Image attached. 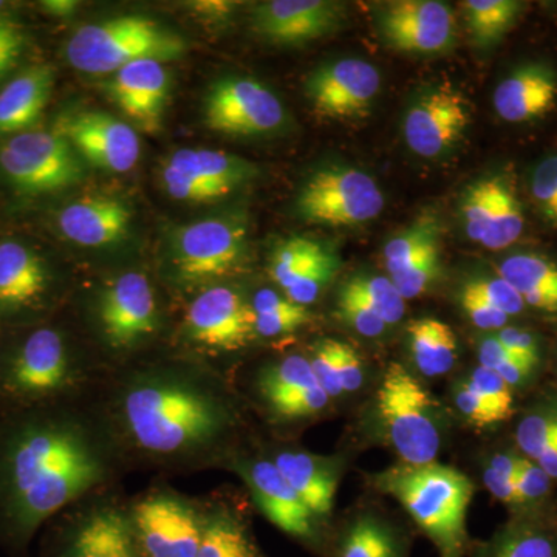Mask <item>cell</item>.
I'll list each match as a JSON object with an SVG mask.
<instances>
[{
    "label": "cell",
    "instance_id": "6da1fadb",
    "mask_svg": "<svg viewBox=\"0 0 557 557\" xmlns=\"http://www.w3.org/2000/svg\"><path fill=\"white\" fill-rule=\"evenodd\" d=\"M115 417L132 448L168 465L208 458L234 428L233 406L218 381L178 366L132 373L116 392Z\"/></svg>",
    "mask_w": 557,
    "mask_h": 557
},
{
    "label": "cell",
    "instance_id": "7a4b0ae2",
    "mask_svg": "<svg viewBox=\"0 0 557 557\" xmlns=\"http://www.w3.org/2000/svg\"><path fill=\"white\" fill-rule=\"evenodd\" d=\"M110 449L86 418L32 421L10 438L2 463L3 504L11 531L27 539L54 512L109 479Z\"/></svg>",
    "mask_w": 557,
    "mask_h": 557
},
{
    "label": "cell",
    "instance_id": "3957f363",
    "mask_svg": "<svg viewBox=\"0 0 557 557\" xmlns=\"http://www.w3.org/2000/svg\"><path fill=\"white\" fill-rule=\"evenodd\" d=\"M380 490L397 498L442 557H461L467 544V515L474 486L445 465H403L376 479Z\"/></svg>",
    "mask_w": 557,
    "mask_h": 557
},
{
    "label": "cell",
    "instance_id": "277c9868",
    "mask_svg": "<svg viewBox=\"0 0 557 557\" xmlns=\"http://www.w3.org/2000/svg\"><path fill=\"white\" fill-rule=\"evenodd\" d=\"M186 40L159 22L143 16H120L83 25L65 46L69 64L87 75H113L135 61L178 60Z\"/></svg>",
    "mask_w": 557,
    "mask_h": 557
},
{
    "label": "cell",
    "instance_id": "5b68a950",
    "mask_svg": "<svg viewBox=\"0 0 557 557\" xmlns=\"http://www.w3.org/2000/svg\"><path fill=\"white\" fill-rule=\"evenodd\" d=\"M376 410L388 443L403 463L417 467L435 461L442 446L435 399L397 362L388 366L381 380Z\"/></svg>",
    "mask_w": 557,
    "mask_h": 557
},
{
    "label": "cell",
    "instance_id": "8992f818",
    "mask_svg": "<svg viewBox=\"0 0 557 557\" xmlns=\"http://www.w3.org/2000/svg\"><path fill=\"white\" fill-rule=\"evenodd\" d=\"M386 200L375 178L350 166H329L311 174L299 190L296 209L313 225L350 228L381 214Z\"/></svg>",
    "mask_w": 557,
    "mask_h": 557
},
{
    "label": "cell",
    "instance_id": "52a82bcc",
    "mask_svg": "<svg viewBox=\"0 0 557 557\" xmlns=\"http://www.w3.org/2000/svg\"><path fill=\"white\" fill-rule=\"evenodd\" d=\"M247 228L231 218L183 226L172 247V269L183 284L205 285L231 276L247 259Z\"/></svg>",
    "mask_w": 557,
    "mask_h": 557
},
{
    "label": "cell",
    "instance_id": "ba28073f",
    "mask_svg": "<svg viewBox=\"0 0 557 557\" xmlns=\"http://www.w3.org/2000/svg\"><path fill=\"white\" fill-rule=\"evenodd\" d=\"M0 170L25 194H47L83 177L78 152L60 132H22L0 149Z\"/></svg>",
    "mask_w": 557,
    "mask_h": 557
},
{
    "label": "cell",
    "instance_id": "9c48e42d",
    "mask_svg": "<svg viewBox=\"0 0 557 557\" xmlns=\"http://www.w3.org/2000/svg\"><path fill=\"white\" fill-rule=\"evenodd\" d=\"M209 129L231 137H267L287 124L285 106L265 84L248 76H230L212 84L205 98Z\"/></svg>",
    "mask_w": 557,
    "mask_h": 557
},
{
    "label": "cell",
    "instance_id": "30bf717a",
    "mask_svg": "<svg viewBox=\"0 0 557 557\" xmlns=\"http://www.w3.org/2000/svg\"><path fill=\"white\" fill-rule=\"evenodd\" d=\"M143 557H196L203 512L174 493H153L131 512Z\"/></svg>",
    "mask_w": 557,
    "mask_h": 557
},
{
    "label": "cell",
    "instance_id": "8fae6325",
    "mask_svg": "<svg viewBox=\"0 0 557 557\" xmlns=\"http://www.w3.org/2000/svg\"><path fill=\"white\" fill-rule=\"evenodd\" d=\"M471 121L468 102L449 84L418 94L403 116V137L416 156L437 160L463 138Z\"/></svg>",
    "mask_w": 557,
    "mask_h": 557
},
{
    "label": "cell",
    "instance_id": "7c38bea8",
    "mask_svg": "<svg viewBox=\"0 0 557 557\" xmlns=\"http://www.w3.org/2000/svg\"><path fill=\"white\" fill-rule=\"evenodd\" d=\"M375 25L391 49L440 54L456 42V16L438 0H392L375 5Z\"/></svg>",
    "mask_w": 557,
    "mask_h": 557
},
{
    "label": "cell",
    "instance_id": "4fadbf2b",
    "mask_svg": "<svg viewBox=\"0 0 557 557\" xmlns=\"http://www.w3.org/2000/svg\"><path fill=\"white\" fill-rule=\"evenodd\" d=\"M101 335L113 350H129L159 330L156 292L146 274H121L101 289L97 300Z\"/></svg>",
    "mask_w": 557,
    "mask_h": 557
},
{
    "label": "cell",
    "instance_id": "5bb4252c",
    "mask_svg": "<svg viewBox=\"0 0 557 557\" xmlns=\"http://www.w3.org/2000/svg\"><path fill=\"white\" fill-rule=\"evenodd\" d=\"M375 65L359 58L325 62L306 81V95L314 112L330 120L368 115L381 90Z\"/></svg>",
    "mask_w": 557,
    "mask_h": 557
},
{
    "label": "cell",
    "instance_id": "9a60e30c",
    "mask_svg": "<svg viewBox=\"0 0 557 557\" xmlns=\"http://www.w3.org/2000/svg\"><path fill=\"white\" fill-rule=\"evenodd\" d=\"M57 132L69 139L78 156L102 171L129 172L141 153L137 131L101 110L72 113L61 120Z\"/></svg>",
    "mask_w": 557,
    "mask_h": 557
},
{
    "label": "cell",
    "instance_id": "2e32d148",
    "mask_svg": "<svg viewBox=\"0 0 557 557\" xmlns=\"http://www.w3.org/2000/svg\"><path fill=\"white\" fill-rule=\"evenodd\" d=\"M186 332L197 346L236 351L255 338V311L234 288L214 285L190 304Z\"/></svg>",
    "mask_w": 557,
    "mask_h": 557
},
{
    "label": "cell",
    "instance_id": "e0dca14e",
    "mask_svg": "<svg viewBox=\"0 0 557 557\" xmlns=\"http://www.w3.org/2000/svg\"><path fill=\"white\" fill-rule=\"evenodd\" d=\"M347 20V7L333 0H269L251 11L252 30L278 46H300L333 35Z\"/></svg>",
    "mask_w": 557,
    "mask_h": 557
},
{
    "label": "cell",
    "instance_id": "ac0fdd59",
    "mask_svg": "<svg viewBox=\"0 0 557 557\" xmlns=\"http://www.w3.org/2000/svg\"><path fill=\"white\" fill-rule=\"evenodd\" d=\"M7 380L16 394L39 398L60 394L78 379L61 333L40 329L14 355Z\"/></svg>",
    "mask_w": 557,
    "mask_h": 557
},
{
    "label": "cell",
    "instance_id": "d6986e66",
    "mask_svg": "<svg viewBox=\"0 0 557 557\" xmlns=\"http://www.w3.org/2000/svg\"><path fill=\"white\" fill-rule=\"evenodd\" d=\"M110 98L124 115L146 132L160 129L166 109L170 75L163 62L141 60L113 73L109 81Z\"/></svg>",
    "mask_w": 557,
    "mask_h": 557
},
{
    "label": "cell",
    "instance_id": "ffe728a7",
    "mask_svg": "<svg viewBox=\"0 0 557 557\" xmlns=\"http://www.w3.org/2000/svg\"><path fill=\"white\" fill-rule=\"evenodd\" d=\"M557 104V73L547 62L533 61L512 69L493 94L498 119L509 124L533 123Z\"/></svg>",
    "mask_w": 557,
    "mask_h": 557
},
{
    "label": "cell",
    "instance_id": "44dd1931",
    "mask_svg": "<svg viewBox=\"0 0 557 557\" xmlns=\"http://www.w3.org/2000/svg\"><path fill=\"white\" fill-rule=\"evenodd\" d=\"M239 467L260 511L273 525L293 537L313 536L314 516L273 460H252L249 463L245 461Z\"/></svg>",
    "mask_w": 557,
    "mask_h": 557
},
{
    "label": "cell",
    "instance_id": "7402d4cb",
    "mask_svg": "<svg viewBox=\"0 0 557 557\" xmlns=\"http://www.w3.org/2000/svg\"><path fill=\"white\" fill-rule=\"evenodd\" d=\"M132 212L113 197H86L72 201L58 214L61 233L87 248L108 247L126 237Z\"/></svg>",
    "mask_w": 557,
    "mask_h": 557
},
{
    "label": "cell",
    "instance_id": "603a6c76",
    "mask_svg": "<svg viewBox=\"0 0 557 557\" xmlns=\"http://www.w3.org/2000/svg\"><path fill=\"white\" fill-rule=\"evenodd\" d=\"M64 557H143L131 515L113 507L87 512L73 530Z\"/></svg>",
    "mask_w": 557,
    "mask_h": 557
},
{
    "label": "cell",
    "instance_id": "cb8c5ba5",
    "mask_svg": "<svg viewBox=\"0 0 557 557\" xmlns=\"http://www.w3.org/2000/svg\"><path fill=\"white\" fill-rule=\"evenodd\" d=\"M273 463L314 518L330 515L339 480L335 465L302 450H282Z\"/></svg>",
    "mask_w": 557,
    "mask_h": 557
},
{
    "label": "cell",
    "instance_id": "d4e9b609",
    "mask_svg": "<svg viewBox=\"0 0 557 557\" xmlns=\"http://www.w3.org/2000/svg\"><path fill=\"white\" fill-rule=\"evenodd\" d=\"M54 72L50 65L24 70L0 90V135L22 134L49 104Z\"/></svg>",
    "mask_w": 557,
    "mask_h": 557
},
{
    "label": "cell",
    "instance_id": "484cf974",
    "mask_svg": "<svg viewBox=\"0 0 557 557\" xmlns=\"http://www.w3.org/2000/svg\"><path fill=\"white\" fill-rule=\"evenodd\" d=\"M527 309L557 314V262L537 251H516L505 256L496 265Z\"/></svg>",
    "mask_w": 557,
    "mask_h": 557
},
{
    "label": "cell",
    "instance_id": "4316f807",
    "mask_svg": "<svg viewBox=\"0 0 557 557\" xmlns=\"http://www.w3.org/2000/svg\"><path fill=\"white\" fill-rule=\"evenodd\" d=\"M47 285L49 274L35 251L13 240L0 244V307L33 306L42 298Z\"/></svg>",
    "mask_w": 557,
    "mask_h": 557
},
{
    "label": "cell",
    "instance_id": "83f0119b",
    "mask_svg": "<svg viewBox=\"0 0 557 557\" xmlns=\"http://www.w3.org/2000/svg\"><path fill=\"white\" fill-rule=\"evenodd\" d=\"M479 557H557V523L548 512L516 515Z\"/></svg>",
    "mask_w": 557,
    "mask_h": 557
},
{
    "label": "cell",
    "instance_id": "f1b7e54d",
    "mask_svg": "<svg viewBox=\"0 0 557 557\" xmlns=\"http://www.w3.org/2000/svg\"><path fill=\"white\" fill-rule=\"evenodd\" d=\"M516 448L557 483V394L539 398L523 412L515 432Z\"/></svg>",
    "mask_w": 557,
    "mask_h": 557
},
{
    "label": "cell",
    "instance_id": "f546056e",
    "mask_svg": "<svg viewBox=\"0 0 557 557\" xmlns=\"http://www.w3.org/2000/svg\"><path fill=\"white\" fill-rule=\"evenodd\" d=\"M166 164L226 194L258 174V166L223 150L180 149Z\"/></svg>",
    "mask_w": 557,
    "mask_h": 557
},
{
    "label": "cell",
    "instance_id": "4dcf8cb0",
    "mask_svg": "<svg viewBox=\"0 0 557 557\" xmlns=\"http://www.w3.org/2000/svg\"><path fill=\"white\" fill-rule=\"evenodd\" d=\"M409 347L413 364L424 376H442L457 361L458 341L446 322L421 318L408 325Z\"/></svg>",
    "mask_w": 557,
    "mask_h": 557
},
{
    "label": "cell",
    "instance_id": "1f68e13d",
    "mask_svg": "<svg viewBox=\"0 0 557 557\" xmlns=\"http://www.w3.org/2000/svg\"><path fill=\"white\" fill-rule=\"evenodd\" d=\"M525 9L527 3L519 0H467L461 3L467 30L480 50L496 47L518 24Z\"/></svg>",
    "mask_w": 557,
    "mask_h": 557
},
{
    "label": "cell",
    "instance_id": "d6a6232c",
    "mask_svg": "<svg viewBox=\"0 0 557 557\" xmlns=\"http://www.w3.org/2000/svg\"><path fill=\"white\" fill-rule=\"evenodd\" d=\"M527 218L515 177L507 171L496 172L493 214L482 247L502 251L512 247L525 233Z\"/></svg>",
    "mask_w": 557,
    "mask_h": 557
},
{
    "label": "cell",
    "instance_id": "836d02e7",
    "mask_svg": "<svg viewBox=\"0 0 557 557\" xmlns=\"http://www.w3.org/2000/svg\"><path fill=\"white\" fill-rule=\"evenodd\" d=\"M196 557H259L244 520L226 508L205 515L203 534Z\"/></svg>",
    "mask_w": 557,
    "mask_h": 557
},
{
    "label": "cell",
    "instance_id": "e575fe53",
    "mask_svg": "<svg viewBox=\"0 0 557 557\" xmlns=\"http://www.w3.org/2000/svg\"><path fill=\"white\" fill-rule=\"evenodd\" d=\"M258 386L260 397L274 410L319 383L309 358L292 355L263 369Z\"/></svg>",
    "mask_w": 557,
    "mask_h": 557
},
{
    "label": "cell",
    "instance_id": "d590c367",
    "mask_svg": "<svg viewBox=\"0 0 557 557\" xmlns=\"http://www.w3.org/2000/svg\"><path fill=\"white\" fill-rule=\"evenodd\" d=\"M442 242V225L435 214H423L413 220L408 228L399 231L384 247V265L388 277L397 276L410 263L420 259L429 249Z\"/></svg>",
    "mask_w": 557,
    "mask_h": 557
},
{
    "label": "cell",
    "instance_id": "8d00e7d4",
    "mask_svg": "<svg viewBox=\"0 0 557 557\" xmlns=\"http://www.w3.org/2000/svg\"><path fill=\"white\" fill-rule=\"evenodd\" d=\"M251 307L255 311L256 335L263 338L289 335L311 321L310 311L306 307L269 288L256 293Z\"/></svg>",
    "mask_w": 557,
    "mask_h": 557
},
{
    "label": "cell",
    "instance_id": "74e56055",
    "mask_svg": "<svg viewBox=\"0 0 557 557\" xmlns=\"http://www.w3.org/2000/svg\"><path fill=\"white\" fill-rule=\"evenodd\" d=\"M327 252L329 249L324 245L309 237H289L274 248L269 267L270 276L285 293Z\"/></svg>",
    "mask_w": 557,
    "mask_h": 557
},
{
    "label": "cell",
    "instance_id": "f35d334b",
    "mask_svg": "<svg viewBox=\"0 0 557 557\" xmlns=\"http://www.w3.org/2000/svg\"><path fill=\"white\" fill-rule=\"evenodd\" d=\"M339 557H401V552L391 528L373 516H366L348 528Z\"/></svg>",
    "mask_w": 557,
    "mask_h": 557
},
{
    "label": "cell",
    "instance_id": "ab89813d",
    "mask_svg": "<svg viewBox=\"0 0 557 557\" xmlns=\"http://www.w3.org/2000/svg\"><path fill=\"white\" fill-rule=\"evenodd\" d=\"M344 287L366 300L372 310L388 325L401 321L406 311V299L388 276L380 274H355L344 282Z\"/></svg>",
    "mask_w": 557,
    "mask_h": 557
},
{
    "label": "cell",
    "instance_id": "60d3db41",
    "mask_svg": "<svg viewBox=\"0 0 557 557\" xmlns=\"http://www.w3.org/2000/svg\"><path fill=\"white\" fill-rule=\"evenodd\" d=\"M494 196H496V172L475 180L461 197L460 215L465 234L475 244H483L491 214H493Z\"/></svg>",
    "mask_w": 557,
    "mask_h": 557
},
{
    "label": "cell",
    "instance_id": "b9f144b4",
    "mask_svg": "<svg viewBox=\"0 0 557 557\" xmlns=\"http://www.w3.org/2000/svg\"><path fill=\"white\" fill-rule=\"evenodd\" d=\"M478 355L480 366L496 372L512 391L528 386L539 370L512 357L507 348L498 343L494 333L479 341Z\"/></svg>",
    "mask_w": 557,
    "mask_h": 557
},
{
    "label": "cell",
    "instance_id": "7bdbcfd3",
    "mask_svg": "<svg viewBox=\"0 0 557 557\" xmlns=\"http://www.w3.org/2000/svg\"><path fill=\"white\" fill-rule=\"evenodd\" d=\"M528 190L542 220L557 228V153L534 164L528 177Z\"/></svg>",
    "mask_w": 557,
    "mask_h": 557
},
{
    "label": "cell",
    "instance_id": "ee69618b",
    "mask_svg": "<svg viewBox=\"0 0 557 557\" xmlns=\"http://www.w3.org/2000/svg\"><path fill=\"white\" fill-rule=\"evenodd\" d=\"M468 381L500 423L515 416V391L496 372L479 366Z\"/></svg>",
    "mask_w": 557,
    "mask_h": 557
},
{
    "label": "cell",
    "instance_id": "f6af8a7d",
    "mask_svg": "<svg viewBox=\"0 0 557 557\" xmlns=\"http://www.w3.org/2000/svg\"><path fill=\"white\" fill-rule=\"evenodd\" d=\"M553 485L555 482L549 479L544 469L537 467L530 458L522 456L516 486L525 512H548L547 505L553 494Z\"/></svg>",
    "mask_w": 557,
    "mask_h": 557
},
{
    "label": "cell",
    "instance_id": "bcb514c9",
    "mask_svg": "<svg viewBox=\"0 0 557 557\" xmlns=\"http://www.w3.org/2000/svg\"><path fill=\"white\" fill-rule=\"evenodd\" d=\"M465 285L511 319L527 311L525 302L520 298L519 293L504 277L498 276L496 271L471 277L465 282Z\"/></svg>",
    "mask_w": 557,
    "mask_h": 557
},
{
    "label": "cell",
    "instance_id": "7dc6e473",
    "mask_svg": "<svg viewBox=\"0 0 557 557\" xmlns=\"http://www.w3.org/2000/svg\"><path fill=\"white\" fill-rule=\"evenodd\" d=\"M339 270V260L329 251L317 265L311 267L302 277L298 278L295 284L292 285L285 292V296L292 302L298 304V306L307 307L313 304L314 300L321 296V293L327 288L330 282L336 276Z\"/></svg>",
    "mask_w": 557,
    "mask_h": 557
},
{
    "label": "cell",
    "instance_id": "c3c4849f",
    "mask_svg": "<svg viewBox=\"0 0 557 557\" xmlns=\"http://www.w3.org/2000/svg\"><path fill=\"white\" fill-rule=\"evenodd\" d=\"M338 314L355 332L366 338H376L387 329L386 322L372 310V307L344 285H341L338 293Z\"/></svg>",
    "mask_w": 557,
    "mask_h": 557
},
{
    "label": "cell",
    "instance_id": "681fc988",
    "mask_svg": "<svg viewBox=\"0 0 557 557\" xmlns=\"http://www.w3.org/2000/svg\"><path fill=\"white\" fill-rule=\"evenodd\" d=\"M440 271V245L429 249L420 259L410 263L408 269L397 276L391 277L399 295L406 300L416 299L423 295L429 285L438 276Z\"/></svg>",
    "mask_w": 557,
    "mask_h": 557
},
{
    "label": "cell",
    "instance_id": "f907efd6",
    "mask_svg": "<svg viewBox=\"0 0 557 557\" xmlns=\"http://www.w3.org/2000/svg\"><path fill=\"white\" fill-rule=\"evenodd\" d=\"M341 341L321 339L311 348L309 358L311 369L319 386L324 388L330 398L344 394L339 379Z\"/></svg>",
    "mask_w": 557,
    "mask_h": 557
},
{
    "label": "cell",
    "instance_id": "816d5d0a",
    "mask_svg": "<svg viewBox=\"0 0 557 557\" xmlns=\"http://www.w3.org/2000/svg\"><path fill=\"white\" fill-rule=\"evenodd\" d=\"M163 185L171 197L182 201H190V203H207V201H214L228 196L223 190L190 177V175L175 170L170 164H164Z\"/></svg>",
    "mask_w": 557,
    "mask_h": 557
},
{
    "label": "cell",
    "instance_id": "f5cc1de1",
    "mask_svg": "<svg viewBox=\"0 0 557 557\" xmlns=\"http://www.w3.org/2000/svg\"><path fill=\"white\" fill-rule=\"evenodd\" d=\"M458 300H460L461 310L465 311L469 321L485 332L496 333L498 330L507 327L511 321V318L491 306L487 300L465 284L458 293Z\"/></svg>",
    "mask_w": 557,
    "mask_h": 557
},
{
    "label": "cell",
    "instance_id": "db71d44e",
    "mask_svg": "<svg viewBox=\"0 0 557 557\" xmlns=\"http://www.w3.org/2000/svg\"><path fill=\"white\" fill-rule=\"evenodd\" d=\"M498 343L502 344L512 357L533 366L541 368L542 364V344L541 338L533 330L518 327V325H507L494 333Z\"/></svg>",
    "mask_w": 557,
    "mask_h": 557
},
{
    "label": "cell",
    "instance_id": "11a10c76",
    "mask_svg": "<svg viewBox=\"0 0 557 557\" xmlns=\"http://www.w3.org/2000/svg\"><path fill=\"white\" fill-rule=\"evenodd\" d=\"M27 46L24 27L10 17L0 16V79L16 67Z\"/></svg>",
    "mask_w": 557,
    "mask_h": 557
},
{
    "label": "cell",
    "instance_id": "9f6ffc18",
    "mask_svg": "<svg viewBox=\"0 0 557 557\" xmlns=\"http://www.w3.org/2000/svg\"><path fill=\"white\" fill-rule=\"evenodd\" d=\"M454 401H456L461 416L467 418L472 426L485 429L500 424L496 413L487 408L483 399L479 397L478 392L471 387L468 380L458 384L456 391H454Z\"/></svg>",
    "mask_w": 557,
    "mask_h": 557
},
{
    "label": "cell",
    "instance_id": "6f0895ef",
    "mask_svg": "<svg viewBox=\"0 0 557 557\" xmlns=\"http://www.w3.org/2000/svg\"><path fill=\"white\" fill-rule=\"evenodd\" d=\"M329 395L324 388L314 386L309 391L302 392L284 405L273 410L274 416L284 418V420H296V418H306L317 416L325 406L329 405Z\"/></svg>",
    "mask_w": 557,
    "mask_h": 557
},
{
    "label": "cell",
    "instance_id": "680465c9",
    "mask_svg": "<svg viewBox=\"0 0 557 557\" xmlns=\"http://www.w3.org/2000/svg\"><path fill=\"white\" fill-rule=\"evenodd\" d=\"M483 482H485L486 490L493 494V497H496L500 504L511 508L515 516L525 512L515 479L500 474V472L494 471L493 468L486 465L485 471H483Z\"/></svg>",
    "mask_w": 557,
    "mask_h": 557
},
{
    "label": "cell",
    "instance_id": "91938a15",
    "mask_svg": "<svg viewBox=\"0 0 557 557\" xmlns=\"http://www.w3.org/2000/svg\"><path fill=\"white\" fill-rule=\"evenodd\" d=\"M339 379L344 392H357L364 383V364L357 348L341 344Z\"/></svg>",
    "mask_w": 557,
    "mask_h": 557
},
{
    "label": "cell",
    "instance_id": "94428289",
    "mask_svg": "<svg viewBox=\"0 0 557 557\" xmlns=\"http://www.w3.org/2000/svg\"><path fill=\"white\" fill-rule=\"evenodd\" d=\"M44 10L57 17H67L78 9V2L73 0H47L42 2Z\"/></svg>",
    "mask_w": 557,
    "mask_h": 557
},
{
    "label": "cell",
    "instance_id": "6125c7cd",
    "mask_svg": "<svg viewBox=\"0 0 557 557\" xmlns=\"http://www.w3.org/2000/svg\"><path fill=\"white\" fill-rule=\"evenodd\" d=\"M7 7H9V3L7 2H0V11H3L7 9Z\"/></svg>",
    "mask_w": 557,
    "mask_h": 557
}]
</instances>
